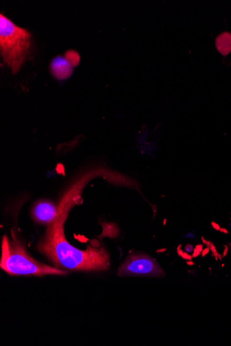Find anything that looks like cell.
I'll use <instances>...</instances> for the list:
<instances>
[{"label": "cell", "instance_id": "1", "mask_svg": "<svg viewBox=\"0 0 231 346\" xmlns=\"http://www.w3.org/2000/svg\"><path fill=\"white\" fill-rule=\"evenodd\" d=\"M82 180L69 189L59 203L58 217L47 225L43 238L37 243V249L59 269L71 271L100 272L110 267V255L103 246H88L85 250L71 245L65 238L64 226L68 213L77 203L84 184Z\"/></svg>", "mask_w": 231, "mask_h": 346}, {"label": "cell", "instance_id": "2", "mask_svg": "<svg viewBox=\"0 0 231 346\" xmlns=\"http://www.w3.org/2000/svg\"><path fill=\"white\" fill-rule=\"evenodd\" d=\"M13 238L4 236L1 242L0 267L13 276L64 275L67 271L46 265L35 261L26 251L19 240L13 234Z\"/></svg>", "mask_w": 231, "mask_h": 346}, {"label": "cell", "instance_id": "3", "mask_svg": "<svg viewBox=\"0 0 231 346\" xmlns=\"http://www.w3.org/2000/svg\"><path fill=\"white\" fill-rule=\"evenodd\" d=\"M31 34L0 15V50L3 60L13 73L20 69L31 48Z\"/></svg>", "mask_w": 231, "mask_h": 346}, {"label": "cell", "instance_id": "4", "mask_svg": "<svg viewBox=\"0 0 231 346\" xmlns=\"http://www.w3.org/2000/svg\"><path fill=\"white\" fill-rule=\"evenodd\" d=\"M118 277H164L165 272L157 261L148 255L142 253H132L120 265Z\"/></svg>", "mask_w": 231, "mask_h": 346}, {"label": "cell", "instance_id": "5", "mask_svg": "<svg viewBox=\"0 0 231 346\" xmlns=\"http://www.w3.org/2000/svg\"><path fill=\"white\" fill-rule=\"evenodd\" d=\"M60 212V204L51 200H42L33 205L31 210L32 218L35 222L43 225H50L58 217Z\"/></svg>", "mask_w": 231, "mask_h": 346}, {"label": "cell", "instance_id": "6", "mask_svg": "<svg viewBox=\"0 0 231 346\" xmlns=\"http://www.w3.org/2000/svg\"><path fill=\"white\" fill-rule=\"evenodd\" d=\"M72 64L66 58L58 56L52 60L50 64L51 73L58 79L68 78L73 73Z\"/></svg>", "mask_w": 231, "mask_h": 346}, {"label": "cell", "instance_id": "7", "mask_svg": "<svg viewBox=\"0 0 231 346\" xmlns=\"http://www.w3.org/2000/svg\"><path fill=\"white\" fill-rule=\"evenodd\" d=\"M215 45L217 50L224 56L231 52V33L224 32L216 38Z\"/></svg>", "mask_w": 231, "mask_h": 346}, {"label": "cell", "instance_id": "8", "mask_svg": "<svg viewBox=\"0 0 231 346\" xmlns=\"http://www.w3.org/2000/svg\"><path fill=\"white\" fill-rule=\"evenodd\" d=\"M201 240H202V242H203V244H204L205 245H206V246L209 248L210 251L211 253H212V256L214 258V259H215L216 261H222L223 259L222 255H221L219 252H218L215 245L213 244L212 242L210 241V240L205 239L203 237H201Z\"/></svg>", "mask_w": 231, "mask_h": 346}, {"label": "cell", "instance_id": "9", "mask_svg": "<svg viewBox=\"0 0 231 346\" xmlns=\"http://www.w3.org/2000/svg\"><path fill=\"white\" fill-rule=\"evenodd\" d=\"M65 58H66L72 66H76L80 62V56L78 53L75 51H68L65 53Z\"/></svg>", "mask_w": 231, "mask_h": 346}, {"label": "cell", "instance_id": "10", "mask_svg": "<svg viewBox=\"0 0 231 346\" xmlns=\"http://www.w3.org/2000/svg\"><path fill=\"white\" fill-rule=\"evenodd\" d=\"M177 254H178L179 256L180 257H181L183 260H185L186 261H191V260H193V257L192 255H190V254H188V253H187L186 251H183V250L182 249V245H179V246L177 247Z\"/></svg>", "mask_w": 231, "mask_h": 346}, {"label": "cell", "instance_id": "11", "mask_svg": "<svg viewBox=\"0 0 231 346\" xmlns=\"http://www.w3.org/2000/svg\"><path fill=\"white\" fill-rule=\"evenodd\" d=\"M203 249V245L202 244H199V245H196V247L194 248V250H193V258H197L198 256H199L201 254V252H202Z\"/></svg>", "mask_w": 231, "mask_h": 346}, {"label": "cell", "instance_id": "12", "mask_svg": "<svg viewBox=\"0 0 231 346\" xmlns=\"http://www.w3.org/2000/svg\"><path fill=\"white\" fill-rule=\"evenodd\" d=\"M193 250H194V247H193V246L192 245L188 244V245H185L184 251H186L187 253H188V254H190V253H193Z\"/></svg>", "mask_w": 231, "mask_h": 346}, {"label": "cell", "instance_id": "13", "mask_svg": "<svg viewBox=\"0 0 231 346\" xmlns=\"http://www.w3.org/2000/svg\"><path fill=\"white\" fill-rule=\"evenodd\" d=\"M211 225H212V228L214 229V230H217V231L220 230V228H221L220 225H219V224H217V222L212 221V222H211Z\"/></svg>", "mask_w": 231, "mask_h": 346}, {"label": "cell", "instance_id": "14", "mask_svg": "<svg viewBox=\"0 0 231 346\" xmlns=\"http://www.w3.org/2000/svg\"><path fill=\"white\" fill-rule=\"evenodd\" d=\"M209 251H210V249L208 247H207L205 248V249H203L202 252H201V256H202L203 258L205 257L206 255H208V254H209Z\"/></svg>", "mask_w": 231, "mask_h": 346}, {"label": "cell", "instance_id": "15", "mask_svg": "<svg viewBox=\"0 0 231 346\" xmlns=\"http://www.w3.org/2000/svg\"><path fill=\"white\" fill-rule=\"evenodd\" d=\"M228 252V247L227 246V245H224V251H223V254H222V257L224 258L226 257V256H227Z\"/></svg>", "mask_w": 231, "mask_h": 346}, {"label": "cell", "instance_id": "16", "mask_svg": "<svg viewBox=\"0 0 231 346\" xmlns=\"http://www.w3.org/2000/svg\"><path fill=\"white\" fill-rule=\"evenodd\" d=\"M219 232H222V233H223V234H229L228 231L226 228H224V227H221Z\"/></svg>", "mask_w": 231, "mask_h": 346}, {"label": "cell", "instance_id": "17", "mask_svg": "<svg viewBox=\"0 0 231 346\" xmlns=\"http://www.w3.org/2000/svg\"><path fill=\"white\" fill-rule=\"evenodd\" d=\"M186 263H187V265H190V266H193L194 265V263L193 262V261H192V260L191 261H187Z\"/></svg>", "mask_w": 231, "mask_h": 346}]
</instances>
